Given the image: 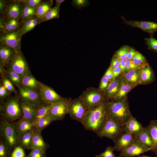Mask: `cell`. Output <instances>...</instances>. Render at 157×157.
I'll return each instance as SVG.
<instances>
[{"label":"cell","mask_w":157,"mask_h":157,"mask_svg":"<svg viewBox=\"0 0 157 157\" xmlns=\"http://www.w3.org/2000/svg\"><path fill=\"white\" fill-rule=\"evenodd\" d=\"M106 101L87 111L81 123L85 129L96 133L102 128L108 117Z\"/></svg>","instance_id":"obj_1"},{"label":"cell","mask_w":157,"mask_h":157,"mask_svg":"<svg viewBox=\"0 0 157 157\" xmlns=\"http://www.w3.org/2000/svg\"><path fill=\"white\" fill-rule=\"evenodd\" d=\"M0 111V120L13 123L22 118L23 113L19 95L9 97L1 101Z\"/></svg>","instance_id":"obj_2"},{"label":"cell","mask_w":157,"mask_h":157,"mask_svg":"<svg viewBox=\"0 0 157 157\" xmlns=\"http://www.w3.org/2000/svg\"><path fill=\"white\" fill-rule=\"evenodd\" d=\"M106 104L108 117L124 125L132 115L129 109L127 97L120 101L106 99Z\"/></svg>","instance_id":"obj_3"},{"label":"cell","mask_w":157,"mask_h":157,"mask_svg":"<svg viewBox=\"0 0 157 157\" xmlns=\"http://www.w3.org/2000/svg\"><path fill=\"white\" fill-rule=\"evenodd\" d=\"M0 135L12 151L19 146L21 136L18 131L16 122H9L0 120Z\"/></svg>","instance_id":"obj_4"},{"label":"cell","mask_w":157,"mask_h":157,"mask_svg":"<svg viewBox=\"0 0 157 157\" xmlns=\"http://www.w3.org/2000/svg\"><path fill=\"white\" fill-rule=\"evenodd\" d=\"M78 98L88 111L97 107L106 100L103 92L92 87L87 88Z\"/></svg>","instance_id":"obj_5"},{"label":"cell","mask_w":157,"mask_h":157,"mask_svg":"<svg viewBox=\"0 0 157 157\" xmlns=\"http://www.w3.org/2000/svg\"><path fill=\"white\" fill-rule=\"evenodd\" d=\"M124 132V125L108 117L102 128L96 134L101 138L106 137L115 142Z\"/></svg>","instance_id":"obj_6"},{"label":"cell","mask_w":157,"mask_h":157,"mask_svg":"<svg viewBox=\"0 0 157 157\" xmlns=\"http://www.w3.org/2000/svg\"><path fill=\"white\" fill-rule=\"evenodd\" d=\"M67 103L71 118L82 123L88 111L81 100L78 98L67 99Z\"/></svg>","instance_id":"obj_7"},{"label":"cell","mask_w":157,"mask_h":157,"mask_svg":"<svg viewBox=\"0 0 157 157\" xmlns=\"http://www.w3.org/2000/svg\"><path fill=\"white\" fill-rule=\"evenodd\" d=\"M20 102L39 107L45 103L42 99L39 91L18 88Z\"/></svg>","instance_id":"obj_8"},{"label":"cell","mask_w":157,"mask_h":157,"mask_svg":"<svg viewBox=\"0 0 157 157\" xmlns=\"http://www.w3.org/2000/svg\"><path fill=\"white\" fill-rule=\"evenodd\" d=\"M9 68L22 78L30 72L28 63L21 50L16 52L8 65Z\"/></svg>","instance_id":"obj_9"},{"label":"cell","mask_w":157,"mask_h":157,"mask_svg":"<svg viewBox=\"0 0 157 157\" xmlns=\"http://www.w3.org/2000/svg\"><path fill=\"white\" fill-rule=\"evenodd\" d=\"M38 83L40 85L39 91L45 103L52 104L67 101V98L60 96L51 87L40 81Z\"/></svg>","instance_id":"obj_10"},{"label":"cell","mask_w":157,"mask_h":157,"mask_svg":"<svg viewBox=\"0 0 157 157\" xmlns=\"http://www.w3.org/2000/svg\"><path fill=\"white\" fill-rule=\"evenodd\" d=\"M22 35L19 28L1 34L0 44L8 46L16 52L21 51Z\"/></svg>","instance_id":"obj_11"},{"label":"cell","mask_w":157,"mask_h":157,"mask_svg":"<svg viewBox=\"0 0 157 157\" xmlns=\"http://www.w3.org/2000/svg\"><path fill=\"white\" fill-rule=\"evenodd\" d=\"M23 4L17 0L7 1L3 14V18L6 20L11 18L17 19L20 21Z\"/></svg>","instance_id":"obj_12"},{"label":"cell","mask_w":157,"mask_h":157,"mask_svg":"<svg viewBox=\"0 0 157 157\" xmlns=\"http://www.w3.org/2000/svg\"><path fill=\"white\" fill-rule=\"evenodd\" d=\"M68 113L66 101L52 104L49 112L45 117L54 121L61 120L64 119L66 115Z\"/></svg>","instance_id":"obj_13"},{"label":"cell","mask_w":157,"mask_h":157,"mask_svg":"<svg viewBox=\"0 0 157 157\" xmlns=\"http://www.w3.org/2000/svg\"><path fill=\"white\" fill-rule=\"evenodd\" d=\"M124 22L127 25L133 27L139 28L144 32L149 33L150 37H153L154 33L157 31V23L149 21L127 20L121 16Z\"/></svg>","instance_id":"obj_14"},{"label":"cell","mask_w":157,"mask_h":157,"mask_svg":"<svg viewBox=\"0 0 157 157\" xmlns=\"http://www.w3.org/2000/svg\"><path fill=\"white\" fill-rule=\"evenodd\" d=\"M150 150L145 147L137 140L133 143L120 152V156L122 157H134Z\"/></svg>","instance_id":"obj_15"},{"label":"cell","mask_w":157,"mask_h":157,"mask_svg":"<svg viewBox=\"0 0 157 157\" xmlns=\"http://www.w3.org/2000/svg\"><path fill=\"white\" fill-rule=\"evenodd\" d=\"M137 140L135 135L125 132L115 142L114 150L121 151L128 147Z\"/></svg>","instance_id":"obj_16"},{"label":"cell","mask_w":157,"mask_h":157,"mask_svg":"<svg viewBox=\"0 0 157 157\" xmlns=\"http://www.w3.org/2000/svg\"><path fill=\"white\" fill-rule=\"evenodd\" d=\"M139 84H148L154 80V72L148 63L139 68Z\"/></svg>","instance_id":"obj_17"},{"label":"cell","mask_w":157,"mask_h":157,"mask_svg":"<svg viewBox=\"0 0 157 157\" xmlns=\"http://www.w3.org/2000/svg\"><path fill=\"white\" fill-rule=\"evenodd\" d=\"M121 83L120 75L110 81L108 87L103 92L107 100L113 99L117 94Z\"/></svg>","instance_id":"obj_18"},{"label":"cell","mask_w":157,"mask_h":157,"mask_svg":"<svg viewBox=\"0 0 157 157\" xmlns=\"http://www.w3.org/2000/svg\"><path fill=\"white\" fill-rule=\"evenodd\" d=\"M144 127L136 118L132 115L124 124V131L128 133L138 135L143 130Z\"/></svg>","instance_id":"obj_19"},{"label":"cell","mask_w":157,"mask_h":157,"mask_svg":"<svg viewBox=\"0 0 157 157\" xmlns=\"http://www.w3.org/2000/svg\"><path fill=\"white\" fill-rule=\"evenodd\" d=\"M16 52L13 48L5 44H0V61L3 66L8 65Z\"/></svg>","instance_id":"obj_20"},{"label":"cell","mask_w":157,"mask_h":157,"mask_svg":"<svg viewBox=\"0 0 157 157\" xmlns=\"http://www.w3.org/2000/svg\"><path fill=\"white\" fill-rule=\"evenodd\" d=\"M121 83L119 89L116 95L112 99L115 101H120L127 97L128 93L136 86L127 83L120 75Z\"/></svg>","instance_id":"obj_21"},{"label":"cell","mask_w":157,"mask_h":157,"mask_svg":"<svg viewBox=\"0 0 157 157\" xmlns=\"http://www.w3.org/2000/svg\"><path fill=\"white\" fill-rule=\"evenodd\" d=\"M20 104L23 113L22 118L33 122L39 107L20 102Z\"/></svg>","instance_id":"obj_22"},{"label":"cell","mask_w":157,"mask_h":157,"mask_svg":"<svg viewBox=\"0 0 157 157\" xmlns=\"http://www.w3.org/2000/svg\"><path fill=\"white\" fill-rule=\"evenodd\" d=\"M49 146L48 144L44 140L41 132L35 129L32 139V149H38L46 151Z\"/></svg>","instance_id":"obj_23"},{"label":"cell","mask_w":157,"mask_h":157,"mask_svg":"<svg viewBox=\"0 0 157 157\" xmlns=\"http://www.w3.org/2000/svg\"><path fill=\"white\" fill-rule=\"evenodd\" d=\"M21 87L39 91L40 85L38 81L35 79L30 72L22 77Z\"/></svg>","instance_id":"obj_24"},{"label":"cell","mask_w":157,"mask_h":157,"mask_svg":"<svg viewBox=\"0 0 157 157\" xmlns=\"http://www.w3.org/2000/svg\"><path fill=\"white\" fill-rule=\"evenodd\" d=\"M147 126L152 141V146L150 150L154 152L157 157V120H151Z\"/></svg>","instance_id":"obj_25"},{"label":"cell","mask_w":157,"mask_h":157,"mask_svg":"<svg viewBox=\"0 0 157 157\" xmlns=\"http://www.w3.org/2000/svg\"><path fill=\"white\" fill-rule=\"evenodd\" d=\"M136 135L137 140L145 147L150 150L152 146V141L149 131L147 126L144 127L142 131Z\"/></svg>","instance_id":"obj_26"},{"label":"cell","mask_w":157,"mask_h":157,"mask_svg":"<svg viewBox=\"0 0 157 157\" xmlns=\"http://www.w3.org/2000/svg\"><path fill=\"white\" fill-rule=\"evenodd\" d=\"M139 69H132L127 72L122 73L121 75L127 83L137 86L139 85Z\"/></svg>","instance_id":"obj_27"},{"label":"cell","mask_w":157,"mask_h":157,"mask_svg":"<svg viewBox=\"0 0 157 157\" xmlns=\"http://www.w3.org/2000/svg\"><path fill=\"white\" fill-rule=\"evenodd\" d=\"M40 19L36 16L25 21L21 24L19 28L22 35L31 30L40 24Z\"/></svg>","instance_id":"obj_28"},{"label":"cell","mask_w":157,"mask_h":157,"mask_svg":"<svg viewBox=\"0 0 157 157\" xmlns=\"http://www.w3.org/2000/svg\"><path fill=\"white\" fill-rule=\"evenodd\" d=\"M16 123L18 131L21 137L35 129L33 122L22 118L17 120Z\"/></svg>","instance_id":"obj_29"},{"label":"cell","mask_w":157,"mask_h":157,"mask_svg":"<svg viewBox=\"0 0 157 157\" xmlns=\"http://www.w3.org/2000/svg\"><path fill=\"white\" fill-rule=\"evenodd\" d=\"M35 129L26 133L20 138L19 146L24 149L30 150L32 149V139Z\"/></svg>","instance_id":"obj_30"},{"label":"cell","mask_w":157,"mask_h":157,"mask_svg":"<svg viewBox=\"0 0 157 157\" xmlns=\"http://www.w3.org/2000/svg\"><path fill=\"white\" fill-rule=\"evenodd\" d=\"M53 0L43 1L37 9L35 16L41 20L51 8Z\"/></svg>","instance_id":"obj_31"},{"label":"cell","mask_w":157,"mask_h":157,"mask_svg":"<svg viewBox=\"0 0 157 157\" xmlns=\"http://www.w3.org/2000/svg\"><path fill=\"white\" fill-rule=\"evenodd\" d=\"M20 26V21L17 19L11 18L5 20L1 34L19 28Z\"/></svg>","instance_id":"obj_32"},{"label":"cell","mask_w":157,"mask_h":157,"mask_svg":"<svg viewBox=\"0 0 157 157\" xmlns=\"http://www.w3.org/2000/svg\"><path fill=\"white\" fill-rule=\"evenodd\" d=\"M37 9L23 4L20 20L21 24L35 16Z\"/></svg>","instance_id":"obj_33"},{"label":"cell","mask_w":157,"mask_h":157,"mask_svg":"<svg viewBox=\"0 0 157 157\" xmlns=\"http://www.w3.org/2000/svg\"><path fill=\"white\" fill-rule=\"evenodd\" d=\"M4 75L17 88L21 87L22 78L11 69L5 70Z\"/></svg>","instance_id":"obj_34"},{"label":"cell","mask_w":157,"mask_h":157,"mask_svg":"<svg viewBox=\"0 0 157 157\" xmlns=\"http://www.w3.org/2000/svg\"><path fill=\"white\" fill-rule=\"evenodd\" d=\"M52 104L45 103L38 108L33 123L45 117L49 112Z\"/></svg>","instance_id":"obj_35"},{"label":"cell","mask_w":157,"mask_h":157,"mask_svg":"<svg viewBox=\"0 0 157 157\" xmlns=\"http://www.w3.org/2000/svg\"><path fill=\"white\" fill-rule=\"evenodd\" d=\"M60 7L55 6L51 8L46 13L44 17L40 20V23L59 17Z\"/></svg>","instance_id":"obj_36"},{"label":"cell","mask_w":157,"mask_h":157,"mask_svg":"<svg viewBox=\"0 0 157 157\" xmlns=\"http://www.w3.org/2000/svg\"><path fill=\"white\" fill-rule=\"evenodd\" d=\"M53 121V120L45 117L33 123V127L35 129L41 132Z\"/></svg>","instance_id":"obj_37"},{"label":"cell","mask_w":157,"mask_h":157,"mask_svg":"<svg viewBox=\"0 0 157 157\" xmlns=\"http://www.w3.org/2000/svg\"><path fill=\"white\" fill-rule=\"evenodd\" d=\"M13 151L1 138H0V157H10Z\"/></svg>","instance_id":"obj_38"},{"label":"cell","mask_w":157,"mask_h":157,"mask_svg":"<svg viewBox=\"0 0 157 157\" xmlns=\"http://www.w3.org/2000/svg\"><path fill=\"white\" fill-rule=\"evenodd\" d=\"M132 60L135 64L140 67L148 63L145 57L138 51L134 56Z\"/></svg>","instance_id":"obj_39"},{"label":"cell","mask_w":157,"mask_h":157,"mask_svg":"<svg viewBox=\"0 0 157 157\" xmlns=\"http://www.w3.org/2000/svg\"><path fill=\"white\" fill-rule=\"evenodd\" d=\"M129 46L124 45L121 47L115 53L114 56L120 60H125L127 58L129 49Z\"/></svg>","instance_id":"obj_40"},{"label":"cell","mask_w":157,"mask_h":157,"mask_svg":"<svg viewBox=\"0 0 157 157\" xmlns=\"http://www.w3.org/2000/svg\"><path fill=\"white\" fill-rule=\"evenodd\" d=\"M2 84L9 92H17L13 84L4 75L2 76Z\"/></svg>","instance_id":"obj_41"},{"label":"cell","mask_w":157,"mask_h":157,"mask_svg":"<svg viewBox=\"0 0 157 157\" xmlns=\"http://www.w3.org/2000/svg\"><path fill=\"white\" fill-rule=\"evenodd\" d=\"M148 49L157 53V40L153 37L144 39Z\"/></svg>","instance_id":"obj_42"},{"label":"cell","mask_w":157,"mask_h":157,"mask_svg":"<svg viewBox=\"0 0 157 157\" xmlns=\"http://www.w3.org/2000/svg\"><path fill=\"white\" fill-rule=\"evenodd\" d=\"M26 157H46V151L37 148H32Z\"/></svg>","instance_id":"obj_43"},{"label":"cell","mask_w":157,"mask_h":157,"mask_svg":"<svg viewBox=\"0 0 157 157\" xmlns=\"http://www.w3.org/2000/svg\"><path fill=\"white\" fill-rule=\"evenodd\" d=\"M23 3L29 7L37 8L43 1L41 0H18Z\"/></svg>","instance_id":"obj_44"},{"label":"cell","mask_w":157,"mask_h":157,"mask_svg":"<svg viewBox=\"0 0 157 157\" xmlns=\"http://www.w3.org/2000/svg\"><path fill=\"white\" fill-rule=\"evenodd\" d=\"M89 4L90 1L87 0H73L72 2L73 6L78 9L85 7Z\"/></svg>","instance_id":"obj_45"},{"label":"cell","mask_w":157,"mask_h":157,"mask_svg":"<svg viewBox=\"0 0 157 157\" xmlns=\"http://www.w3.org/2000/svg\"><path fill=\"white\" fill-rule=\"evenodd\" d=\"M114 149L113 147H108L105 151L99 155H97L96 157H116L114 153Z\"/></svg>","instance_id":"obj_46"},{"label":"cell","mask_w":157,"mask_h":157,"mask_svg":"<svg viewBox=\"0 0 157 157\" xmlns=\"http://www.w3.org/2000/svg\"><path fill=\"white\" fill-rule=\"evenodd\" d=\"M24 149L21 147L18 146L13 151L10 157H26Z\"/></svg>","instance_id":"obj_47"},{"label":"cell","mask_w":157,"mask_h":157,"mask_svg":"<svg viewBox=\"0 0 157 157\" xmlns=\"http://www.w3.org/2000/svg\"><path fill=\"white\" fill-rule=\"evenodd\" d=\"M126 69L125 72H127L131 70L139 68L140 67L135 64L132 60L127 58L125 60Z\"/></svg>","instance_id":"obj_48"},{"label":"cell","mask_w":157,"mask_h":157,"mask_svg":"<svg viewBox=\"0 0 157 157\" xmlns=\"http://www.w3.org/2000/svg\"><path fill=\"white\" fill-rule=\"evenodd\" d=\"M110 81L103 76L101 78L98 88L99 90L103 92L108 86Z\"/></svg>","instance_id":"obj_49"},{"label":"cell","mask_w":157,"mask_h":157,"mask_svg":"<svg viewBox=\"0 0 157 157\" xmlns=\"http://www.w3.org/2000/svg\"><path fill=\"white\" fill-rule=\"evenodd\" d=\"M9 91L1 83L0 85V98L1 101H3L9 96Z\"/></svg>","instance_id":"obj_50"},{"label":"cell","mask_w":157,"mask_h":157,"mask_svg":"<svg viewBox=\"0 0 157 157\" xmlns=\"http://www.w3.org/2000/svg\"><path fill=\"white\" fill-rule=\"evenodd\" d=\"M120 60V59L119 58L113 55L112 58L110 66L113 69L119 67Z\"/></svg>","instance_id":"obj_51"},{"label":"cell","mask_w":157,"mask_h":157,"mask_svg":"<svg viewBox=\"0 0 157 157\" xmlns=\"http://www.w3.org/2000/svg\"><path fill=\"white\" fill-rule=\"evenodd\" d=\"M103 76L110 81L113 80V69L110 66L107 69Z\"/></svg>","instance_id":"obj_52"},{"label":"cell","mask_w":157,"mask_h":157,"mask_svg":"<svg viewBox=\"0 0 157 157\" xmlns=\"http://www.w3.org/2000/svg\"><path fill=\"white\" fill-rule=\"evenodd\" d=\"M137 52V51L134 48L129 47V49L127 58L130 60H132L134 56Z\"/></svg>","instance_id":"obj_53"},{"label":"cell","mask_w":157,"mask_h":157,"mask_svg":"<svg viewBox=\"0 0 157 157\" xmlns=\"http://www.w3.org/2000/svg\"><path fill=\"white\" fill-rule=\"evenodd\" d=\"M113 77L114 80L120 76L122 73V72L119 67L113 69Z\"/></svg>","instance_id":"obj_54"},{"label":"cell","mask_w":157,"mask_h":157,"mask_svg":"<svg viewBox=\"0 0 157 157\" xmlns=\"http://www.w3.org/2000/svg\"><path fill=\"white\" fill-rule=\"evenodd\" d=\"M7 1L5 0H0V14L2 15L3 13L5 10Z\"/></svg>","instance_id":"obj_55"},{"label":"cell","mask_w":157,"mask_h":157,"mask_svg":"<svg viewBox=\"0 0 157 157\" xmlns=\"http://www.w3.org/2000/svg\"><path fill=\"white\" fill-rule=\"evenodd\" d=\"M119 67L122 72V73L125 72L126 65L125 60H120Z\"/></svg>","instance_id":"obj_56"},{"label":"cell","mask_w":157,"mask_h":157,"mask_svg":"<svg viewBox=\"0 0 157 157\" xmlns=\"http://www.w3.org/2000/svg\"><path fill=\"white\" fill-rule=\"evenodd\" d=\"M56 6H57L60 7L61 3L65 1V0H56Z\"/></svg>","instance_id":"obj_57"},{"label":"cell","mask_w":157,"mask_h":157,"mask_svg":"<svg viewBox=\"0 0 157 157\" xmlns=\"http://www.w3.org/2000/svg\"><path fill=\"white\" fill-rule=\"evenodd\" d=\"M138 157H151L150 156H148L143 155L141 156H139Z\"/></svg>","instance_id":"obj_58"},{"label":"cell","mask_w":157,"mask_h":157,"mask_svg":"<svg viewBox=\"0 0 157 157\" xmlns=\"http://www.w3.org/2000/svg\"><path fill=\"white\" fill-rule=\"evenodd\" d=\"M117 157H122V156H118Z\"/></svg>","instance_id":"obj_59"}]
</instances>
